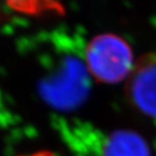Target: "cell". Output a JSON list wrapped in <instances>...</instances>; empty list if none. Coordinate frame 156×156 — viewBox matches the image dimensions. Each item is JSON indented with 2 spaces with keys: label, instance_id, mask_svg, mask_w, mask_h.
<instances>
[{
  "label": "cell",
  "instance_id": "277c9868",
  "mask_svg": "<svg viewBox=\"0 0 156 156\" xmlns=\"http://www.w3.org/2000/svg\"><path fill=\"white\" fill-rule=\"evenodd\" d=\"M103 156H150V150L138 133L119 130L112 133L106 140Z\"/></svg>",
  "mask_w": 156,
  "mask_h": 156
},
{
  "label": "cell",
  "instance_id": "3957f363",
  "mask_svg": "<svg viewBox=\"0 0 156 156\" xmlns=\"http://www.w3.org/2000/svg\"><path fill=\"white\" fill-rule=\"evenodd\" d=\"M126 93L140 113L156 118V53L143 55L128 76Z\"/></svg>",
  "mask_w": 156,
  "mask_h": 156
},
{
  "label": "cell",
  "instance_id": "5b68a950",
  "mask_svg": "<svg viewBox=\"0 0 156 156\" xmlns=\"http://www.w3.org/2000/svg\"><path fill=\"white\" fill-rule=\"evenodd\" d=\"M36 156H52L51 154H44V153H42V154H39V155H36Z\"/></svg>",
  "mask_w": 156,
  "mask_h": 156
},
{
  "label": "cell",
  "instance_id": "7a4b0ae2",
  "mask_svg": "<svg viewBox=\"0 0 156 156\" xmlns=\"http://www.w3.org/2000/svg\"><path fill=\"white\" fill-rule=\"evenodd\" d=\"M86 65L98 81L116 83L128 77L133 68L130 47L116 35H99L86 50Z\"/></svg>",
  "mask_w": 156,
  "mask_h": 156
},
{
  "label": "cell",
  "instance_id": "6da1fadb",
  "mask_svg": "<svg viewBox=\"0 0 156 156\" xmlns=\"http://www.w3.org/2000/svg\"><path fill=\"white\" fill-rule=\"evenodd\" d=\"M87 65L75 55H65L39 83L44 102L62 111L73 110L86 100L90 87Z\"/></svg>",
  "mask_w": 156,
  "mask_h": 156
}]
</instances>
